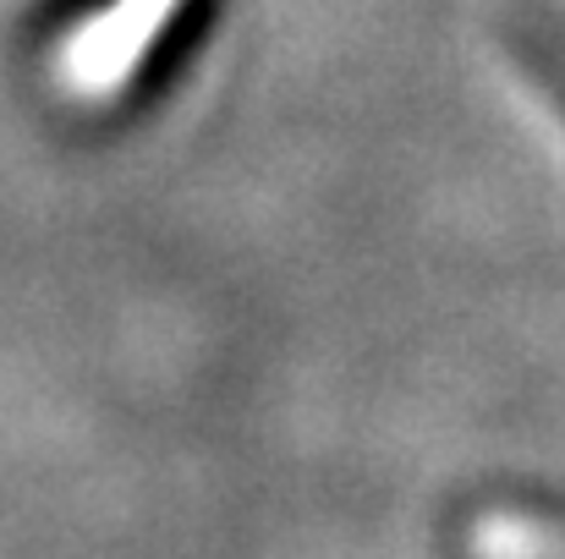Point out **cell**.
Segmentation results:
<instances>
[{
  "label": "cell",
  "mask_w": 565,
  "mask_h": 559,
  "mask_svg": "<svg viewBox=\"0 0 565 559\" xmlns=\"http://www.w3.org/2000/svg\"><path fill=\"white\" fill-rule=\"evenodd\" d=\"M522 61H527V72H539L544 94L555 99V110L565 116V39L527 22V33H522Z\"/></svg>",
  "instance_id": "cell-3"
},
{
  "label": "cell",
  "mask_w": 565,
  "mask_h": 559,
  "mask_svg": "<svg viewBox=\"0 0 565 559\" xmlns=\"http://www.w3.org/2000/svg\"><path fill=\"white\" fill-rule=\"evenodd\" d=\"M461 559H565V494L489 488L450 522Z\"/></svg>",
  "instance_id": "cell-2"
},
{
  "label": "cell",
  "mask_w": 565,
  "mask_h": 559,
  "mask_svg": "<svg viewBox=\"0 0 565 559\" xmlns=\"http://www.w3.org/2000/svg\"><path fill=\"white\" fill-rule=\"evenodd\" d=\"M182 6L188 0H99V6H88L55 39V55H50L61 94L77 105L121 99L149 72L160 44L171 39Z\"/></svg>",
  "instance_id": "cell-1"
}]
</instances>
